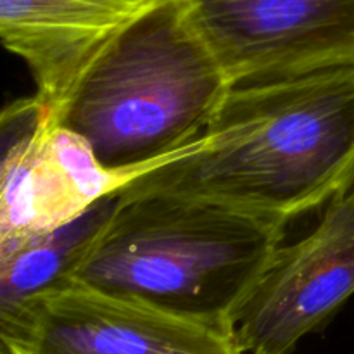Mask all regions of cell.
Wrapping results in <instances>:
<instances>
[{
	"instance_id": "1",
	"label": "cell",
	"mask_w": 354,
	"mask_h": 354,
	"mask_svg": "<svg viewBox=\"0 0 354 354\" xmlns=\"http://www.w3.org/2000/svg\"><path fill=\"white\" fill-rule=\"evenodd\" d=\"M354 165V66L234 85L187 154L128 192H166L289 223Z\"/></svg>"
},
{
	"instance_id": "2",
	"label": "cell",
	"mask_w": 354,
	"mask_h": 354,
	"mask_svg": "<svg viewBox=\"0 0 354 354\" xmlns=\"http://www.w3.org/2000/svg\"><path fill=\"white\" fill-rule=\"evenodd\" d=\"M232 83L183 0H161L83 71L55 123L106 168L138 173L192 151Z\"/></svg>"
},
{
	"instance_id": "3",
	"label": "cell",
	"mask_w": 354,
	"mask_h": 354,
	"mask_svg": "<svg viewBox=\"0 0 354 354\" xmlns=\"http://www.w3.org/2000/svg\"><path fill=\"white\" fill-rule=\"evenodd\" d=\"M286 227L192 197L123 190L73 283L232 325Z\"/></svg>"
},
{
	"instance_id": "4",
	"label": "cell",
	"mask_w": 354,
	"mask_h": 354,
	"mask_svg": "<svg viewBox=\"0 0 354 354\" xmlns=\"http://www.w3.org/2000/svg\"><path fill=\"white\" fill-rule=\"evenodd\" d=\"M0 133V248L62 227L140 178L106 168L37 95L3 109Z\"/></svg>"
},
{
	"instance_id": "5",
	"label": "cell",
	"mask_w": 354,
	"mask_h": 354,
	"mask_svg": "<svg viewBox=\"0 0 354 354\" xmlns=\"http://www.w3.org/2000/svg\"><path fill=\"white\" fill-rule=\"evenodd\" d=\"M0 354H244L232 325L69 283L0 322Z\"/></svg>"
},
{
	"instance_id": "6",
	"label": "cell",
	"mask_w": 354,
	"mask_h": 354,
	"mask_svg": "<svg viewBox=\"0 0 354 354\" xmlns=\"http://www.w3.org/2000/svg\"><path fill=\"white\" fill-rule=\"evenodd\" d=\"M232 85L354 66V0H183Z\"/></svg>"
},
{
	"instance_id": "7",
	"label": "cell",
	"mask_w": 354,
	"mask_h": 354,
	"mask_svg": "<svg viewBox=\"0 0 354 354\" xmlns=\"http://www.w3.org/2000/svg\"><path fill=\"white\" fill-rule=\"evenodd\" d=\"M353 294L354 204L334 196L310 235L273 252L232 327L244 354H289Z\"/></svg>"
},
{
	"instance_id": "8",
	"label": "cell",
	"mask_w": 354,
	"mask_h": 354,
	"mask_svg": "<svg viewBox=\"0 0 354 354\" xmlns=\"http://www.w3.org/2000/svg\"><path fill=\"white\" fill-rule=\"evenodd\" d=\"M161 0H0V37L55 113L93 59Z\"/></svg>"
},
{
	"instance_id": "9",
	"label": "cell",
	"mask_w": 354,
	"mask_h": 354,
	"mask_svg": "<svg viewBox=\"0 0 354 354\" xmlns=\"http://www.w3.org/2000/svg\"><path fill=\"white\" fill-rule=\"evenodd\" d=\"M120 194L99 201L69 223L0 248V322L44 294L73 283L76 268L106 227Z\"/></svg>"
},
{
	"instance_id": "10",
	"label": "cell",
	"mask_w": 354,
	"mask_h": 354,
	"mask_svg": "<svg viewBox=\"0 0 354 354\" xmlns=\"http://www.w3.org/2000/svg\"><path fill=\"white\" fill-rule=\"evenodd\" d=\"M335 196L342 197V199L349 201V203L354 204V165L351 166L348 175H346V178L342 180L341 187H339V190L335 192Z\"/></svg>"
}]
</instances>
